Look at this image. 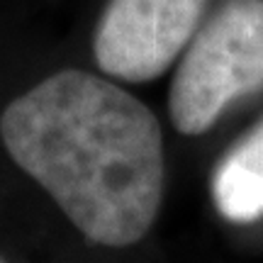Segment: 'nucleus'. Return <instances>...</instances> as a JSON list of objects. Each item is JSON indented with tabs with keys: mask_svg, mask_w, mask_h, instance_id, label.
<instances>
[{
	"mask_svg": "<svg viewBox=\"0 0 263 263\" xmlns=\"http://www.w3.org/2000/svg\"><path fill=\"white\" fill-rule=\"evenodd\" d=\"M10 159L95 244L124 249L151 229L166 183L159 117L117 83L59 71L3 110Z\"/></svg>",
	"mask_w": 263,
	"mask_h": 263,
	"instance_id": "nucleus-1",
	"label": "nucleus"
},
{
	"mask_svg": "<svg viewBox=\"0 0 263 263\" xmlns=\"http://www.w3.org/2000/svg\"><path fill=\"white\" fill-rule=\"evenodd\" d=\"M263 90V0H227L185 47L168 93L173 127L212 129L241 98Z\"/></svg>",
	"mask_w": 263,
	"mask_h": 263,
	"instance_id": "nucleus-2",
	"label": "nucleus"
},
{
	"mask_svg": "<svg viewBox=\"0 0 263 263\" xmlns=\"http://www.w3.org/2000/svg\"><path fill=\"white\" fill-rule=\"evenodd\" d=\"M207 0H107L95 27V64L110 78L146 83L166 73L202 25Z\"/></svg>",
	"mask_w": 263,
	"mask_h": 263,
	"instance_id": "nucleus-3",
	"label": "nucleus"
},
{
	"mask_svg": "<svg viewBox=\"0 0 263 263\" xmlns=\"http://www.w3.org/2000/svg\"><path fill=\"white\" fill-rule=\"evenodd\" d=\"M219 212L234 222H249L263 212V127L229 154L215 178Z\"/></svg>",
	"mask_w": 263,
	"mask_h": 263,
	"instance_id": "nucleus-4",
	"label": "nucleus"
},
{
	"mask_svg": "<svg viewBox=\"0 0 263 263\" xmlns=\"http://www.w3.org/2000/svg\"><path fill=\"white\" fill-rule=\"evenodd\" d=\"M0 261H3V258H0Z\"/></svg>",
	"mask_w": 263,
	"mask_h": 263,
	"instance_id": "nucleus-5",
	"label": "nucleus"
}]
</instances>
